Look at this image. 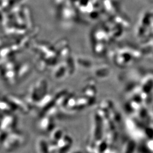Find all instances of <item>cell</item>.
I'll use <instances>...</instances> for the list:
<instances>
[{"mask_svg":"<svg viewBox=\"0 0 153 153\" xmlns=\"http://www.w3.org/2000/svg\"><path fill=\"white\" fill-rule=\"evenodd\" d=\"M23 142V137L19 134L12 133L9 134L3 141L4 149L8 152H12L19 148Z\"/></svg>","mask_w":153,"mask_h":153,"instance_id":"obj_1","label":"cell"},{"mask_svg":"<svg viewBox=\"0 0 153 153\" xmlns=\"http://www.w3.org/2000/svg\"><path fill=\"white\" fill-rule=\"evenodd\" d=\"M73 144V139L69 135L65 134L63 137L57 142L58 151L62 153H68L71 149Z\"/></svg>","mask_w":153,"mask_h":153,"instance_id":"obj_2","label":"cell"},{"mask_svg":"<svg viewBox=\"0 0 153 153\" xmlns=\"http://www.w3.org/2000/svg\"><path fill=\"white\" fill-rule=\"evenodd\" d=\"M37 153H49V142L44 137H39L36 142Z\"/></svg>","mask_w":153,"mask_h":153,"instance_id":"obj_3","label":"cell"},{"mask_svg":"<svg viewBox=\"0 0 153 153\" xmlns=\"http://www.w3.org/2000/svg\"><path fill=\"white\" fill-rule=\"evenodd\" d=\"M64 135V131L61 128H55L52 130L50 134V141L57 143Z\"/></svg>","mask_w":153,"mask_h":153,"instance_id":"obj_4","label":"cell"},{"mask_svg":"<svg viewBox=\"0 0 153 153\" xmlns=\"http://www.w3.org/2000/svg\"><path fill=\"white\" fill-rule=\"evenodd\" d=\"M104 139L106 141L108 144L109 145H111V144L113 143L116 139V133L113 130H108V132H106L105 136Z\"/></svg>","mask_w":153,"mask_h":153,"instance_id":"obj_5","label":"cell"},{"mask_svg":"<svg viewBox=\"0 0 153 153\" xmlns=\"http://www.w3.org/2000/svg\"><path fill=\"white\" fill-rule=\"evenodd\" d=\"M135 145L132 141H128L124 146L122 153H133Z\"/></svg>","mask_w":153,"mask_h":153,"instance_id":"obj_6","label":"cell"},{"mask_svg":"<svg viewBox=\"0 0 153 153\" xmlns=\"http://www.w3.org/2000/svg\"><path fill=\"white\" fill-rule=\"evenodd\" d=\"M68 153H83L82 150L80 149L79 148H73V149H70Z\"/></svg>","mask_w":153,"mask_h":153,"instance_id":"obj_7","label":"cell"},{"mask_svg":"<svg viewBox=\"0 0 153 153\" xmlns=\"http://www.w3.org/2000/svg\"><path fill=\"white\" fill-rule=\"evenodd\" d=\"M119 153L116 150H112V153Z\"/></svg>","mask_w":153,"mask_h":153,"instance_id":"obj_8","label":"cell"}]
</instances>
